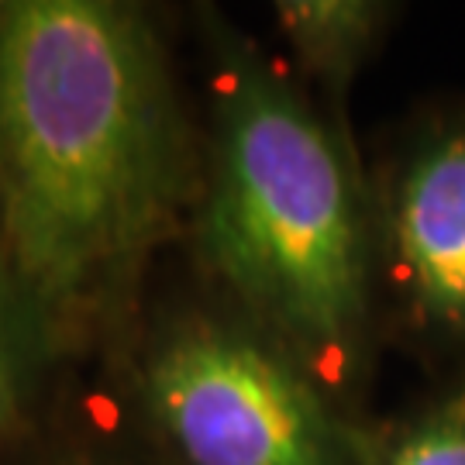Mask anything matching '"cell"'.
I'll use <instances>...</instances> for the list:
<instances>
[{"mask_svg":"<svg viewBox=\"0 0 465 465\" xmlns=\"http://www.w3.org/2000/svg\"><path fill=\"white\" fill-rule=\"evenodd\" d=\"M142 397L180 465H382L314 372L259 328L200 317L169 328Z\"/></svg>","mask_w":465,"mask_h":465,"instance_id":"3","label":"cell"},{"mask_svg":"<svg viewBox=\"0 0 465 465\" xmlns=\"http://www.w3.org/2000/svg\"><path fill=\"white\" fill-rule=\"evenodd\" d=\"M382 465H465V382L424 407L393 438Z\"/></svg>","mask_w":465,"mask_h":465,"instance_id":"6","label":"cell"},{"mask_svg":"<svg viewBox=\"0 0 465 465\" xmlns=\"http://www.w3.org/2000/svg\"><path fill=\"white\" fill-rule=\"evenodd\" d=\"M200 245L252 328L338 376L369 324V224L345 152L242 38H224Z\"/></svg>","mask_w":465,"mask_h":465,"instance_id":"2","label":"cell"},{"mask_svg":"<svg viewBox=\"0 0 465 465\" xmlns=\"http://www.w3.org/2000/svg\"><path fill=\"white\" fill-rule=\"evenodd\" d=\"M390 238L411 307L438 331L465 334V124L434 134L407 163Z\"/></svg>","mask_w":465,"mask_h":465,"instance_id":"4","label":"cell"},{"mask_svg":"<svg viewBox=\"0 0 465 465\" xmlns=\"http://www.w3.org/2000/svg\"><path fill=\"white\" fill-rule=\"evenodd\" d=\"M7 303H0V434L7 431L11 417L17 407V390H21V372H25V349H21V334L7 321Z\"/></svg>","mask_w":465,"mask_h":465,"instance_id":"7","label":"cell"},{"mask_svg":"<svg viewBox=\"0 0 465 465\" xmlns=\"http://www.w3.org/2000/svg\"><path fill=\"white\" fill-rule=\"evenodd\" d=\"M276 17L300 63L324 84L345 86L372 49L386 7L366 0H286L276 4Z\"/></svg>","mask_w":465,"mask_h":465,"instance_id":"5","label":"cell"},{"mask_svg":"<svg viewBox=\"0 0 465 465\" xmlns=\"http://www.w3.org/2000/svg\"><path fill=\"white\" fill-rule=\"evenodd\" d=\"M163 52L132 7L0 11V217L25 311H76L124 280L190 200Z\"/></svg>","mask_w":465,"mask_h":465,"instance_id":"1","label":"cell"},{"mask_svg":"<svg viewBox=\"0 0 465 465\" xmlns=\"http://www.w3.org/2000/svg\"><path fill=\"white\" fill-rule=\"evenodd\" d=\"M11 300V259H7V238H4V217H0V303Z\"/></svg>","mask_w":465,"mask_h":465,"instance_id":"8","label":"cell"}]
</instances>
